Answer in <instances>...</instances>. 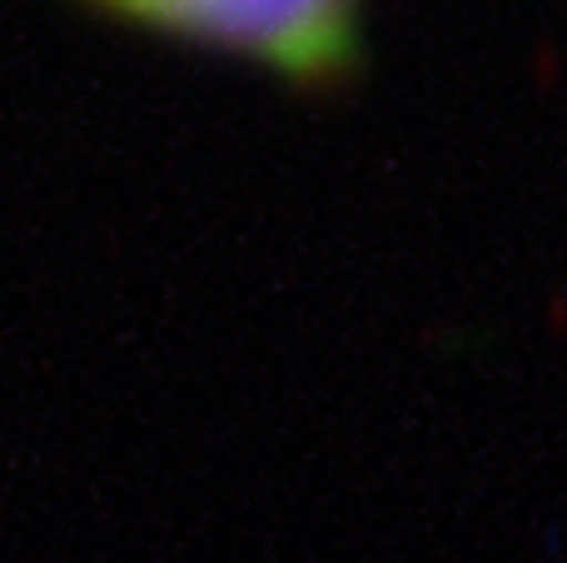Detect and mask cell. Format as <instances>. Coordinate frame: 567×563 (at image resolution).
<instances>
[{
    "mask_svg": "<svg viewBox=\"0 0 567 563\" xmlns=\"http://www.w3.org/2000/svg\"><path fill=\"white\" fill-rule=\"evenodd\" d=\"M140 30L225 50L303 90H329L363 65V0H80Z\"/></svg>",
    "mask_w": 567,
    "mask_h": 563,
    "instance_id": "1",
    "label": "cell"
}]
</instances>
